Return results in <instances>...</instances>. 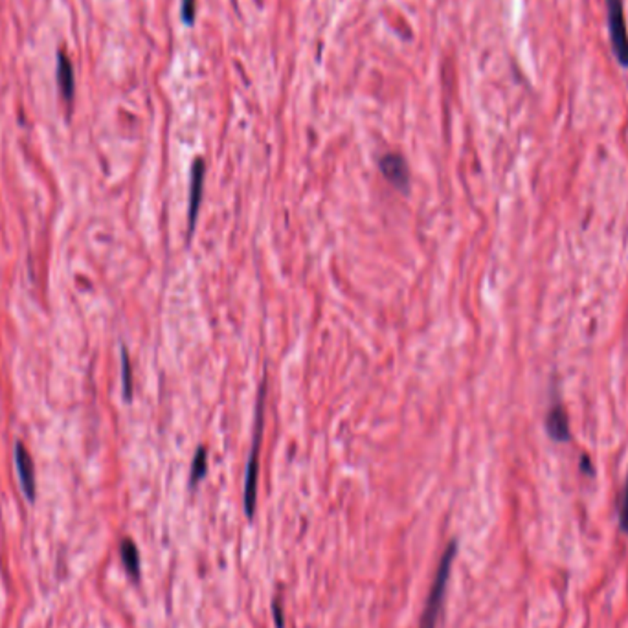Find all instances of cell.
<instances>
[{"mask_svg": "<svg viewBox=\"0 0 628 628\" xmlns=\"http://www.w3.org/2000/svg\"><path fill=\"white\" fill-rule=\"evenodd\" d=\"M619 527L623 533H628V476L624 483L623 494L619 500Z\"/></svg>", "mask_w": 628, "mask_h": 628, "instance_id": "7c38bea8", "label": "cell"}, {"mask_svg": "<svg viewBox=\"0 0 628 628\" xmlns=\"http://www.w3.org/2000/svg\"><path fill=\"white\" fill-rule=\"evenodd\" d=\"M204 474H206V450L199 448L195 454L193 465H191V483L200 482Z\"/></svg>", "mask_w": 628, "mask_h": 628, "instance_id": "8fae6325", "label": "cell"}, {"mask_svg": "<svg viewBox=\"0 0 628 628\" xmlns=\"http://www.w3.org/2000/svg\"><path fill=\"white\" fill-rule=\"evenodd\" d=\"M263 406H265V386H261V389H259V397H257L256 428H254L252 450H250L247 470H244L243 498H244V511H247V516H252L254 509H256L257 472H259V443H261V430H263Z\"/></svg>", "mask_w": 628, "mask_h": 628, "instance_id": "6da1fadb", "label": "cell"}, {"mask_svg": "<svg viewBox=\"0 0 628 628\" xmlns=\"http://www.w3.org/2000/svg\"><path fill=\"white\" fill-rule=\"evenodd\" d=\"M379 169H381L382 177L397 188L399 191H406L410 186V169H408L406 160L399 153H386L379 160Z\"/></svg>", "mask_w": 628, "mask_h": 628, "instance_id": "277c9868", "label": "cell"}, {"mask_svg": "<svg viewBox=\"0 0 628 628\" xmlns=\"http://www.w3.org/2000/svg\"><path fill=\"white\" fill-rule=\"evenodd\" d=\"M58 81L59 89H61L63 97L70 102L74 97V89H75V77H74V67H72L70 59L61 53L59 55V65H58Z\"/></svg>", "mask_w": 628, "mask_h": 628, "instance_id": "ba28073f", "label": "cell"}, {"mask_svg": "<svg viewBox=\"0 0 628 628\" xmlns=\"http://www.w3.org/2000/svg\"><path fill=\"white\" fill-rule=\"evenodd\" d=\"M546 430H548L549 438L555 439V441L566 443L571 438L570 430V419H568L566 410L561 406V404H555L551 406V410L548 411L546 416Z\"/></svg>", "mask_w": 628, "mask_h": 628, "instance_id": "52a82bcc", "label": "cell"}, {"mask_svg": "<svg viewBox=\"0 0 628 628\" xmlns=\"http://www.w3.org/2000/svg\"><path fill=\"white\" fill-rule=\"evenodd\" d=\"M121 558H124V564L129 573L133 577H138V570H140L138 549L131 540H124V544H121Z\"/></svg>", "mask_w": 628, "mask_h": 628, "instance_id": "9c48e42d", "label": "cell"}, {"mask_svg": "<svg viewBox=\"0 0 628 628\" xmlns=\"http://www.w3.org/2000/svg\"><path fill=\"white\" fill-rule=\"evenodd\" d=\"M121 382H124V397L131 401L133 399V375H131V362H129L125 347H121Z\"/></svg>", "mask_w": 628, "mask_h": 628, "instance_id": "30bf717a", "label": "cell"}, {"mask_svg": "<svg viewBox=\"0 0 628 628\" xmlns=\"http://www.w3.org/2000/svg\"><path fill=\"white\" fill-rule=\"evenodd\" d=\"M15 467H17L18 480L23 485V491L28 500L36 498V470H33V461H31L30 452L24 448L23 443H17L15 447Z\"/></svg>", "mask_w": 628, "mask_h": 628, "instance_id": "8992f818", "label": "cell"}, {"mask_svg": "<svg viewBox=\"0 0 628 628\" xmlns=\"http://www.w3.org/2000/svg\"><path fill=\"white\" fill-rule=\"evenodd\" d=\"M202 188H204V162L200 158L195 160L193 169H191V190H190V210H188V239L197 226L199 219L200 200H202Z\"/></svg>", "mask_w": 628, "mask_h": 628, "instance_id": "5b68a950", "label": "cell"}, {"mask_svg": "<svg viewBox=\"0 0 628 628\" xmlns=\"http://www.w3.org/2000/svg\"><path fill=\"white\" fill-rule=\"evenodd\" d=\"M608 6V30L614 45L615 58L621 65L628 67V33L624 28V15L621 0H606Z\"/></svg>", "mask_w": 628, "mask_h": 628, "instance_id": "3957f363", "label": "cell"}, {"mask_svg": "<svg viewBox=\"0 0 628 628\" xmlns=\"http://www.w3.org/2000/svg\"><path fill=\"white\" fill-rule=\"evenodd\" d=\"M195 13H197V2L195 0H182V21L188 26L195 23Z\"/></svg>", "mask_w": 628, "mask_h": 628, "instance_id": "4fadbf2b", "label": "cell"}, {"mask_svg": "<svg viewBox=\"0 0 628 628\" xmlns=\"http://www.w3.org/2000/svg\"><path fill=\"white\" fill-rule=\"evenodd\" d=\"M454 555H456V544L452 542V544L445 549L441 562H439L438 571H435L434 583H432V590H430L428 601H426L425 612H423V617H421L419 628L438 627L439 612H441L443 599H445V592H447V583L448 577H450V568H452V561H454Z\"/></svg>", "mask_w": 628, "mask_h": 628, "instance_id": "7a4b0ae2", "label": "cell"}]
</instances>
